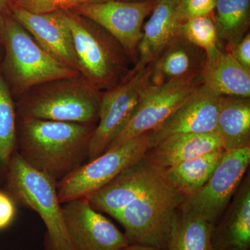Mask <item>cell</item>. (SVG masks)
<instances>
[{
	"label": "cell",
	"mask_w": 250,
	"mask_h": 250,
	"mask_svg": "<svg viewBox=\"0 0 250 250\" xmlns=\"http://www.w3.org/2000/svg\"><path fill=\"white\" fill-rule=\"evenodd\" d=\"M202 84L200 75L172 81L162 85L150 84L143 94L129 121L108 150L139 135L155 129Z\"/></svg>",
	"instance_id": "cell-10"
},
{
	"label": "cell",
	"mask_w": 250,
	"mask_h": 250,
	"mask_svg": "<svg viewBox=\"0 0 250 250\" xmlns=\"http://www.w3.org/2000/svg\"><path fill=\"white\" fill-rule=\"evenodd\" d=\"M206 52L177 37L151 64V84L159 85L172 81L199 76L205 64Z\"/></svg>",
	"instance_id": "cell-19"
},
{
	"label": "cell",
	"mask_w": 250,
	"mask_h": 250,
	"mask_svg": "<svg viewBox=\"0 0 250 250\" xmlns=\"http://www.w3.org/2000/svg\"><path fill=\"white\" fill-rule=\"evenodd\" d=\"M16 0H0V11L6 13L10 6L14 4Z\"/></svg>",
	"instance_id": "cell-32"
},
{
	"label": "cell",
	"mask_w": 250,
	"mask_h": 250,
	"mask_svg": "<svg viewBox=\"0 0 250 250\" xmlns=\"http://www.w3.org/2000/svg\"><path fill=\"white\" fill-rule=\"evenodd\" d=\"M73 41L80 75L99 91L116 86L133 63L124 48L104 29L73 10L62 11Z\"/></svg>",
	"instance_id": "cell-2"
},
{
	"label": "cell",
	"mask_w": 250,
	"mask_h": 250,
	"mask_svg": "<svg viewBox=\"0 0 250 250\" xmlns=\"http://www.w3.org/2000/svg\"><path fill=\"white\" fill-rule=\"evenodd\" d=\"M215 133L225 151L250 146V98L221 95Z\"/></svg>",
	"instance_id": "cell-21"
},
{
	"label": "cell",
	"mask_w": 250,
	"mask_h": 250,
	"mask_svg": "<svg viewBox=\"0 0 250 250\" xmlns=\"http://www.w3.org/2000/svg\"><path fill=\"white\" fill-rule=\"evenodd\" d=\"M231 54L237 62L250 70V34H248L240 42L225 49Z\"/></svg>",
	"instance_id": "cell-30"
},
{
	"label": "cell",
	"mask_w": 250,
	"mask_h": 250,
	"mask_svg": "<svg viewBox=\"0 0 250 250\" xmlns=\"http://www.w3.org/2000/svg\"><path fill=\"white\" fill-rule=\"evenodd\" d=\"M164 171L146 154L85 199L95 210L113 217L149 190L164 175Z\"/></svg>",
	"instance_id": "cell-14"
},
{
	"label": "cell",
	"mask_w": 250,
	"mask_h": 250,
	"mask_svg": "<svg viewBox=\"0 0 250 250\" xmlns=\"http://www.w3.org/2000/svg\"><path fill=\"white\" fill-rule=\"evenodd\" d=\"M106 0H16L14 6L35 14L75 10L81 6Z\"/></svg>",
	"instance_id": "cell-27"
},
{
	"label": "cell",
	"mask_w": 250,
	"mask_h": 250,
	"mask_svg": "<svg viewBox=\"0 0 250 250\" xmlns=\"http://www.w3.org/2000/svg\"><path fill=\"white\" fill-rule=\"evenodd\" d=\"M220 98L202 84L151 131V148L184 135L215 132Z\"/></svg>",
	"instance_id": "cell-13"
},
{
	"label": "cell",
	"mask_w": 250,
	"mask_h": 250,
	"mask_svg": "<svg viewBox=\"0 0 250 250\" xmlns=\"http://www.w3.org/2000/svg\"><path fill=\"white\" fill-rule=\"evenodd\" d=\"M102 92L82 75L49 81L18 98V118L67 123L98 121Z\"/></svg>",
	"instance_id": "cell-3"
},
{
	"label": "cell",
	"mask_w": 250,
	"mask_h": 250,
	"mask_svg": "<svg viewBox=\"0 0 250 250\" xmlns=\"http://www.w3.org/2000/svg\"><path fill=\"white\" fill-rule=\"evenodd\" d=\"M121 250H164L160 248H156V247L148 246V245L143 244H129L127 246L125 247Z\"/></svg>",
	"instance_id": "cell-31"
},
{
	"label": "cell",
	"mask_w": 250,
	"mask_h": 250,
	"mask_svg": "<svg viewBox=\"0 0 250 250\" xmlns=\"http://www.w3.org/2000/svg\"><path fill=\"white\" fill-rule=\"evenodd\" d=\"M213 16L219 42L231 47L250 33V0H216Z\"/></svg>",
	"instance_id": "cell-24"
},
{
	"label": "cell",
	"mask_w": 250,
	"mask_h": 250,
	"mask_svg": "<svg viewBox=\"0 0 250 250\" xmlns=\"http://www.w3.org/2000/svg\"><path fill=\"white\" fill-rule=\"evenodd\" d=\"M5 16L6 13L0 11V41L2 39L3 32H4V24H5Z\"/></svg>",
	"instance_id": "cell-33"
},
{
	"label": "cell",
	"mask_w": 250,
	"mask_h": 250,
	"mask_svg": "<svg viewBox=\"0 0 250 250\" xmlns=\"http://www.w3.org/2000/svg\"><path fill=\"white\" fill-rule=\"evenodd\" d=\"M200 74L206 87L222 96L250 98V70L220 47L206 53Z\"/></svg>",
	"instance_id": "cell-18"
},
{
	"label": "cell",
	"mask_w": 250,
	"mask_h": 250,
	"mask_svg": "<svg viewBox=\"0 0 250 250\" xmlns=\"http://www.w3.org/2000/svg\"><path fill=\"white\" fill-rule=\"evenodd\" d=\"M1 42L5 50L4 78L18 98L36 85L80 75L47 53L7 12Z\"/></svg>",
	"instance_id": "cell-5"
},
{
	"label": "cell",
	"mask_w": 250,
	"mask_h": 250,
	"mask_svg": "<svg viewBox=\"0 0 250 250\" xmlns=\"http://www.w3.org/2000/svg\"><path fill=\"white\" fill-rule=\"evenodd\" d=\"M212 231L213 250H250V175L244 178Z\"/></svg>",
	"instance_id": "cell-17"
},
{
	"label": "cell",
	"mask_w": 250,
	"mask_h": 250,
	"mask_svg": "<svg viewBox=\"0 0 250 250\" xmlns=\"http://www.w3.org/2000/svg\"><path fill=\"white\" fill-rule=\"evenodd\" d=\"M16 204L4 190H0V230L6 229L14 221Z\"/></svg>",
	"instance_id": "cell-29"
},
{
	"label": "cell",
	"mask_w": 250,
	"mask_h": 250,
	"mask_svg": "<svg viewBox=\"0 0 250 250\" xmlns=\"http://www.w3.org/2000/svg\"><path fill=\"white\" fill-rule=\"evenodd\" d=\"M121 1H132V2H142V1H150V0H121Z\"/></svg>",
	"instance_id": "cell-34"
},
{
	"label": "cell",
	"mask_w": 250,
	"mask_h": 250,
	"mask_svg": "<svg viewBox=\"0 0 250 250\" xmlns=\"http://www.w3.org/2000/svg\"><path fill=\"white\" fill-rule=\"evenodd\" d=\"M151 147L149 131L128 140L81 166L57 183L59 202L64 204L90 196L139 161Z\"/></svg>",
	"instance_id": "cell-7"
},
{
	"label": "cell",
	"mask_w": 250,
	"mask_h": 250,
	"mask_svg": "<svg viewBox=\"0 0 250 250\" xmlns=\"http://www.w3.org/2000/svg\"><path fill=\"white\" fill-rule=\"evenodd\" d=\"M151 65L135 70L119 84L102 92L98 124L88 142L89 161L108 150L134 114L136 106L151 84Z\"/></svg>",
	"instance_id": "cell-8"
},
{
	"label": "cell",
	"mask_w": 250,
	"mask_h": 250,
	"mask_svg": "<svg viewBox=\"0 0 250 250\" xmlns=\"http://www.w3.org/2000/svg\"><path fill=\"white\" fill-rule=\"evenodd\" d=\"M157 0L132 2L106 0L73 10L104 29L124 48L134 64L139 58V47L145 21Z\"/></svg>",
	"instance_id": "cell-11"
},
{
	"label": "cell",
	"mask_w": 250,
	"mask_h": 250,
	"mask_svg": "<svg viewBox=\"0 0 250 250\" xmlns=\"http://www.w3.org/2000/svg\"><path fill=\"white\" fill-rule=\"evenodd\" d=\"M184 196L164 175L149 190L113 218L125 230L129 244H143L166 250L176 212Z\"/></svg>",
	"instance_id": "cell-6"
},
{
	"label": "cell",
	"mask_w": 250,
	"mask_h": 250,
	"mask_svg": "<svg viewBox=\"0 0 250 250\" xmlns=\"http://www.w3.org/2000/svg\"><path fill=\"white\" fill-rule=\"evenodd\" d=\"M6 12L16 19L47 53L80 73L71 32L62 11L35 14L12 5Z\"/></svg>",
	"instance_id": "cell-15"
},
{
	"label": "cell",
	"mask_w": 250,
	"mask_h": 250,
	"mask_svg": "<svg viewBox=\"0 0 250 250\" xmlns=\"http://www.w3.org/2000/svg\"><path fill=\"white\" fill-rule=\"evenodd\" d=\"M5 192L16 205L36 211L46 227L45 250H75L67 233L57 183L15 152L5 172Z\"/></svg>",
	"instance_id": "cell-4"
},
{
	"label": "cell",
	"mask_w": 250,
	"mask_h": 250,
	"mask_svg": "<svg viewBox=\"0 0 250 250\" xmlns=\"http://www.w3.org/2000/svg\"><path fill=\"white\" fill-rule=\"evenodd\" d=\"M17 148V113L12 93L0 70V170L6 172Z\"/></svg>",
	"instance_id": "cell-25"
},
{
	"label": "cell",
	"mask_w": 250,
	"mask_h": 250,
	"mask_svg": "<svg viewBox=\"0 0 250 250\" xmlns=\"http://www.w3.org/2000/svg\"><path fill=\"white\" fill-rule=\"evenodd\" d=\"M225 153L218 149L166 168V178L184 197L192 195L208 182Z\"/></svg>",
	"instance_id": "cell-22"
},
{
	"label": "cell",
	"mask_w": 250,
	"mask_h": 250,
	"mask_svg": "<svg viewBox=\"0 0 250 250\" xmlns=\"http://www.w3.org/2000/svg\"><path fill=\"white\" fill-rule=\"evenodd\" d=\"M214 225L201 218L176 212L166 250H213Z\"/></svg>",
	"instance_id": "cell-23"
},
{
	"label": "cell",
	"mask_w": 250,
	"mask_h": 250,
	"mask_svg": "<svg viewBox=\"0 0 250 250\" xmlns=\"http://www.w3.org/2000/svg\"><path fill=\"white\" fill-rule=\"evenodd\" d=\"M177 36L203 49L206 53L220 45L213 15L182 21Z\"/></svg>",
	"instance_id": "cell-26"
},
{
	"label": "cell",
	"mask_w": 250,
	"mask_h": 250,
	"mask_svg": "<svg viewBox=\"0 0 250 250\" xmlns=\"http://www.w3.org/2000/svg\"><path fill=\"white\" fill-rule=\"evenodd\" d=\"M216 0H183L181 17L182 21L190 18L213 15Z\"/></svg>",
	"instance_id": "cell-28"
},
{
	"label": "cell",
	"mask_w": 250,
	"mask_h": 250,
	"mask_svg": "<svg viewBox=\"0 0 250 250\" xmlns=\"http://www.w3.org/2000/svg\"><path fill=\"white\" fill-rule=\"evenodd\" d=\"M250 164V146L225 151L208 182L198 191L184 197L179 210L215 225L229 205Z\"/></svg>",
	"instance_id": "cell-9"
},
{
	"label": "cell",
	"mask_w": 250,
	"mask_h": 250,
	"mask_svg": "<svg viewBox=\"0 0 250 250\" xmlns=\"http://www.w3.org/2000/svg\"><path fill=\"white\" fill-rule=\"evenodd\" d=\"M95 126L17 117L16 152L57 184L82 166Z\"/></svg>",
	"instance_id": "cell-1"
},
{
	"label": "cell",
	"mask_w": 250,
	"mask_h": 250,
	"mask_svg": "<svg viewBox=\"0 0 250 250\" xmlns=\"http://www.w3.org/2000/svg\"><path fill=\"white\" fill-rule=\"evenodd\" d=\"M221 149L223 143L215 132L188 134L160 143L149 149L147 155L156 166L166 169Z\"/></svg>",
	"instance_id": "cell-20"
},
{
	"label": "cell",
	"mask_w": 250,
	"mask_h": 250,
	"mask_svg": "<svg viewBox=\"0 0 250 250\" xmlns=\"http://www.w3.org/2000/svg\"><path fill=\"white\" fill-rule=\"evenodd\" d=\"M67 233L75 250H121L129 245L124 233L85 198L62 204Z\"/></svg>",
	"instance_id": "cell-12"
},
{
	"label": "cell",
	"mask_w": 250,
	"mask_h": 250,
	"mask_svg": "<svg viewBox=\"0 0 250 250\" xmlns=\"http://www.w3.org/2000/svg\"><path fill=\"white\" fill-rule=\"evenodd\" d=\"M183 0H157L143 28L139 47V58L134 70L151 65L161 52L174 39L182 22Z\"/></svg>",
	"instance_id": "cell-16"
}]
</instances>
